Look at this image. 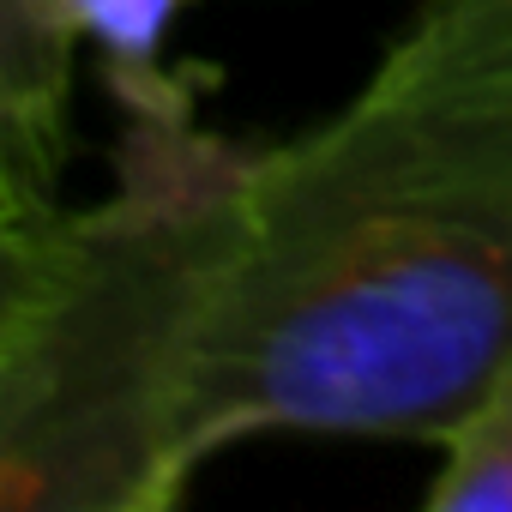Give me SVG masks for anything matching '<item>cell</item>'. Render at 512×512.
<instances>
[{
	"instance_id": "1",
	"label": "cell",
	"mask_w": 512,
	"mask_h": 512,
	"mask_svg": "<svg viewBox=\"0 0 512 512\" xmlns=\"http://www.w3.org/2000/svg\"><path fill=\"white\" fill-rule=\"evenodd\" d=\"M512 362V0H428L284 145L127 115L0 211V506L163 512L260 434L440 428Z\"/></svg>"
},
{
	"instance_id": "2",
	"label": "cell",
	"mask_w": 512,
	"mask_h": 512,
	"mask_svg": "<svg viewBox=\"0 0 512 512\" xmlns=\"http://www.w3.org/2000/svg\"><path fill=\"white\" fill-rule=\"evenodd\" d=\"M428 512H512V362L440 428Z\"/></svg>"
}]
</instances>
